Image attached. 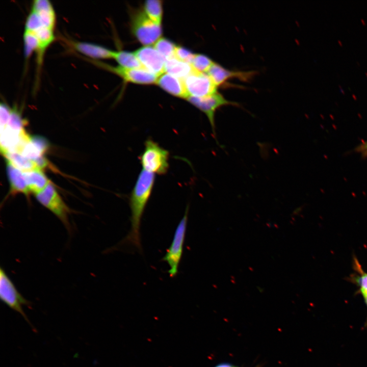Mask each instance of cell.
<instances>
[{"label": "cell", "mask_w": 367, "mask_h": 367, "mask_svg": "<svg viewBox=\"0 0 367 367\" xmlns=\"http://www.w3.org/2000/svg\"><path fill=\"white\" fill-rule=\"evenodd\" d=\"M96 65L112 72L121 78L126 82L139 84H152L156 83L158 76L144 68L130 69L120 66L114 67L96 60H90Z\"/></svg>", "instance_id": "obj_8"}, {"label": "cell", "mask_w": 367, "mask_h": 367, "mask_svg": "<svg viewBox=\"0 0 367 367\" xmlns=\"http://www.w3.org/2000/svg\"><path fill=\"white\" fill-rule=\"evenodd\" d=\"M35 195L39 203L61 221L70 234L72 233L71 225L69 219L70 209L62 200L54 185L50 182L43 190Z\"/></svg>", "instance_id": "obj_5"}, {"label": "cell", "mask_w": 367, "mask_h": 367, "mask_svg": "<svg viewBox=\"0 0 367 367\" xmlns=\"http://www.w3.org/2000/svg\"><path fill=\"white\" fill-rule=\"evenodd\" d=\"M134 54L143 67L158 77L165 72V58L153 47L145 46L138 49Z\"/></svg>", "instance_id": "obj_10"}, {"label": "cell", "mask_w": 367, "mask_h": 367, "mask_svg": "<svg viewBox=\"0 0 367 367\" xmlns=\"http://www.w3.org/2000/svg\"><path fill=\"white\" fill-rule=\"evenodd\" d=\"M0 299L9 307L21 314L34 329V327L22 308L23 305L30 307L31 303L18 292L15 284L2 267L0 268Z\"/></svg>", "instance_id": "obj_6"}, {"label": "cell", "mask_w": 367, "mask_h": 367, "mask_svg": "<svg viewBox=\"0 0 367 367\" xmlns=\"http://www.w3.org/2000/svg\"><path fill=\"white\" fill-rule=\"evenodd\" d=\"M154 47L165 60L175 57L176 45L168 39L161 38L154 43Z\"/></svg>", "instance_id": "obj_22"}, {"label": "cell", "mask_w": 367, "mask_h": 367, "mask_svg": "<svg viewBox=\"0 0 367 367\" xmlns=\"http://www.w3.org/2000/svg\"><path fill=\"white\" fill-rule=\"evenodd\" d=\"M65 42L70 48L93 60L114 58L115 51L93 43L65 39Z\"/></svg>", "instance_id": "obj_12"}, {"label": "cell", "mask_w": 367, "mask_h": 367, "mask_svg": "<svg viewBox=\"0 0 367 367\" xmlns=\"http://www.w3.org/2000/svg\"><path fill=\"white\" fill-rule=\"evenodd\" d=\"M11 108L5 102H2L0 105L1 131L5 129L7 126L11 114Z\"/></svg>", "instance_id": "obj_27"}, {"label": "cell", "mask_w": 367, "mask_h": 367, "mask_svg": "<svg viewBox=\"0 0 367 367\" xmlns=\"http://www.w3.org/2000/svg\"><path fill=\"white\" fill-rule=\"evenodd\" d=\"M37 168L40 170L50 167L48 161L43 155H41L33 161Z\"/></svg>", "instance_id": "obj_28"}, {"label": "cell", "mask_w": 367, "mask_h": 367, "mask_svg": "<svg viewBox=\"0 0 367 367\" xmlns=\"http://www.w3.org/2000/svg\"><path fill=\"white\" fill-rule=\"evenodd\" d=\"M132 32L138 40L145 46L155 43L162 34L161 25L152 21L144 11H135L131 15Z\"/></svg>", "instance_id": "obj_3"}, {"label": "cell", "mask_w": 367, "mask_h": 367, "mask_svg": "<svg viewBox=\"0 0 367 367\" xmlns=\"http://www.w3.org/2000/svg\"><path fill=\"white\" fill-rule=\"evenodd\" d=\"M194 71L190 64L180 61L175 57L165 61V71L180 79L184 80Z\"/></svg>", "instance_id": "obj_17"}, {"label": "cell", "mask_w": 367, "mask_h": 367, "mask_svg": "<svg viewBox=\"0 0 367 367\" xmlns=\"http://www.w3.org/2000/svg\"><path fill=\"white\" fill-rule=\"evenodd\" d=\"M206 73L218 87L223 85L228 80L233 78L249 82L256 74L257 71L230 70L215 63Z\"/></svg>", "instance_id": "obj_11"}, {"label": "cell", "mask_w": 367, "mask_h": 367, "mask_svg": "<svg viewBox=\"0 0 367 367\" xmlns=\"http://www.w3.org/2000/svg\"><path fill=\"white\" fill-rule=\"evenodd\" d=\"M187 100L205 114L211 124L213 135L216 136V126L215 115L216 111L225 106L239 107L240 104L236 102L226 99L218 91L214 94L204 97H197L189 96Z\"/></svg>", "instance_id": "obj_7"}, {"label": "cell", "mask_w": 367, "mask_h": 367, "mask_svg": "<svg viewBox=\"0 0 367 367\" xmlns=\"http://www.w3.org/2000/svg\"><path fill=\"white\" fill-rule=\"evenodd\" d=\"M215 63L204 55L194 54L191 65L195 71L206 73Z\"/></svg>", "instance_id": "obj_23"}, {"label": "cell", "mask_w": 367, "mask_h": 367, "mask_svg": "<svg viewBox=\"0 0 367 367\" xmlns=\"http://www.w3.org/2000/svg\"><path fill=\"white\" fill-rule=\"evenodd\" d=\"M144 10L146 14L152 21L161 25L163 16L162 1H146L144 4Z\"/></svg>", "instance_id": "obj_20"}, {"label": "cell", "mask_w": 367, "mask_h": 367, "mask_svg": "<svg viewBox=\"0 0 367 367\" xmlns=\"http://www.w3.org/2000/svg\"><path fill=\"white\" fill-rule=\"evenodd\" d=\"M7 173L12 193H22L28 195L30 192L22 171L6 160Z\"/></svg>", "instance_id": "obj_14"}, {"label": "cell", "mask_w": 367, "mask_h": 367, "mask_svg": "<svg viewBox=\"0 0 367 367\" xmlns=\"http://www.w3.org/2000/svg\"><path fill=\"white\" fill-rule=\"evenodd\" d=\"M363 158L367 157V141L361 143L355 149Z\"/></svg>", "instance_id": "obj_29"}, {"label": "cell", "mask_w": 367, "mask_h": 367, "mask_svg": "<svg viewBox=\"0 0 367 367\" xmlns=\"http://www.w3.org/2000/svg\"><path fill=\"white\" fill-rule=\"evenodd\" d=\"M215 367H232V366L229 363H223L218 364V365H217Z\"/></svg>", "instance_id": "obj_31"}, {"label": "cell", "mask_w": 367, "mask_h": 367, "mask_svg": "<svg viewBox=\"0 0 367 367\" xmlns=\"http://www.w3.org/2000/svg\"><path fill=\"white\" fill-rule=\"evenodd\" d=\"M360 295L362 297L363 299V300H364V303H365V305H366V307H367V293H362V294H360ZM364 326H365V327L367 326V318H366V321H365V325H364Z\"/></svg>", "instance_id": "obj_30"}, {"label": "cell", "mask_w": 367, "mask_h": 367, "mask_svg": "<svg viewBox=\"0 0 367 367\" xmlns=\"http://www.w3.org/2000/svg\"><path fill=\"white\" fill-rule=\"evenodd\" d=\"M189 206L185 210L184 215L178 223L170 247L162 260L169 267L168 273L172 278L178 273V267L182 257L188 220Z\"/></svg>", "instance_id": "obj_4"}, {"label": "cell", "mask_w": 367, "mask_h": 367, "mask_svg": "<svg viewBox=\"0 0 367 367\" xmlns=\"http://www.w3.org/2000/svg\"><path fill=\"white\" fill-rule=\"evenodd\" d=\"M156 84L175 96L184 98H187L189 96L183 80L167 73L159 76Z\"/></svg>", "instance_id": "obj_13"}, {"label": "cell", "mask_w": 367, "mask_h": 367, "mask_svg": "<svg viewBox=\"0 0 367 367\" xmlns=\"http://www.w3.org/2000/svg\"><path fill=\"white\" fill-rule=\"evenodd\" d=\"M183 82L189 96L201 97L217 92V87L207 73L194 70Z\"/></svg>", "instance_id": "obj_9"}, {"label": "cell", "mask_w": 367, "mask_h": 367, "mask_svg": "<svg viewBox=\"0 0 367 367\" xmlns=\"http://www.w3.org/2000/svg\"><path fill=\"white\" fill-rule=\"evenodd\" d=\"M194 54L189 50L180 46H176L174 56L177 59L191 64Z\"/></svg>", "instance_id": "obj_26"}, {"label": "cell", "mask_w": 367, "mask_h": 367, "mask_svg": "<svg viewBox=\"0 0 367 367\" xmlns=\"http://www.w3.org/2000/svg\"><path fill=\"white\" fill-rule=\"evenodd\" d=\"M30 141L42 155L49 148V142L42 136L38 135L31 136Z\"/></svg>", "instance_id": "obj_25"}, {"label": "cell", "mask_w": 367, "mask_h": 367, "mask_svg": "<svg viewBox=\"0 0 367 367\" xmlns=\"http://www.w3.org/2000/svg\"><path fill=\"white\" fill-rule=\"evenodd\" d=\"M169 151L151 139L144 143V149L139 160L143 170L148 172L163 175L169 168Z\"/></svg>", "instance_id": "obj_2"}, {"label": "cell", "mask_w": 367, "mask_h": 367, "mask_svg": "<svg viewBox=\"0 0 367 367\" xmlns=\"http://www.w3.org/2000/svg\"><path fill=\"white\" fill-rule=\"evenodd\" d=\"M6 160L23 172L38 169L35 162L16 151H6L2 152Z\"/></svg>", "instance_id": "obj_18"}, {"label": "cell", "mask_w": 367, "mask_h": 367, "mask_svg": "<svg viewBox=\"0 0 367 367\" xmlns=\"http://www.w3.org/2000/svg\"><path fill=\"white\" fill-rule=\"evenodd\" d=\"M155 174L142 170L131 192L129 205L130 209V229L121 242L130 245L142 251L140 237L141 221L147 204L151 196Z\"/></svg>", "instance_id": "obj_1"}, {"label": "cell", "mask_w": 367, "mask_h": 367, "mask_svg": "<svg viewBox=\"0 0 367 367\" xmlns=\"http://www.w3.org/2000/svg\"><path fill=\"white\" fill-rule=\"evenodd\" d=\"M30 192L35 195L43 190L50 182L42 171L36 169L23 172Z\"/></svg>", "instance_id": "obj_16"}, {"label": "cell", "mask_w": 367, "mask_h": 367, "mask_svg": "<svg viewBox=\"0 0 367 367\" xmlns=\"http://www.w3.org/2000/svg\"><path fill=\"white\" fill-rule=\"evenodd\" d=\"M24 57L28 59L32 53L37 52L39 43L36 35L32 32L24 31L23 34Z\"/></svg>", "instance_id": "obj_24"}, {"label": "cell", "mask_w": 367, "mask_h": 367, "mask_svg": "<svg viewBox=\"0 0 367 367\" xmlns=\"http://www.w3.org/2000/svg\"><path fill=\"white\" fill-rule=\"evenodd\" d=\"M120 66L130 69L144 68L134 53L124 50L115 51L114 58Z\"/></svg>", "instance_id": "obj_19"}, {"label": "cell", "mask_w": 367, "mask_h": 367, "mask_svg": "<svg viewBox=\"0 0 367 367\" xmlns=\"http://www.w3.org/2000/svg\"><path fill=\"white\" fill-rule=\"evenodd\" d=\"M352 268L354 272L346 278V280L357 287V294L367 293V272L363 269L357 257L353 255Z\"/></svg>", "instance_id": "obj_15"}, {"label": "cell", "mask_w": 367, "mask_h": 367, "mask_svg": "<svg viewBox=\"0 0 367 367\" xmlns=\"http://www.w3.org/2000/svg\"><path fill=\"white\" fill-rule=\"evenodd\" d=\"M27 123L28 121L22 118L20 110L17 107L15 106L11 109L7 127L13 131L20 133L24 130V126Z\"/></svg>", "instance_id": "obj_21"}]
</instances>
